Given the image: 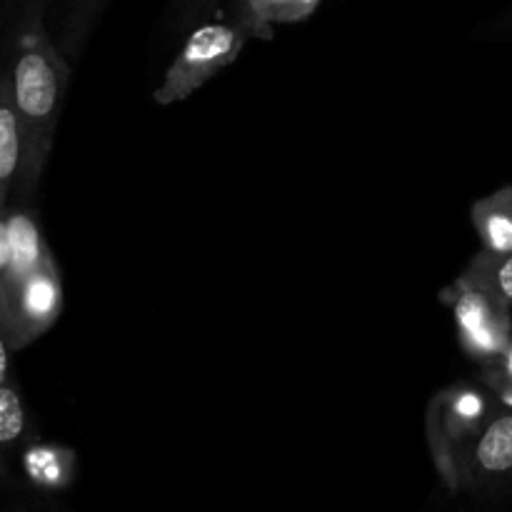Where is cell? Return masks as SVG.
<instances>
[{
    "label": "cell",
    "instance_id": "cell-1",
    "mask_svg": "<svg viewBox=\"0 0 512 512\" xmlns=\"http://www.w3.org/2000/svg\"><path fill=\"white\" fill-rule=\"evenodd\" d=\"M68 68L48 45L28 48L13 70V100L23 130L25 155L30 175H38L48 155L50 138L58 125V108L63 100Z\"/></svg>",
    "mask_w": 512,
    "mask_h": 512
},
{
    "label": "cell",
    "instance_id": "cell-2",
    "mask_svg": "<svg viewBox=\"0 0 512 512\" xmlns=\"http://www.w3.org/2000/svg\"><path fill=\"white\" fill-rule=\"evenodd\" d=\"M60 308H63L60 275L53 258H48L15 288L0 293L3 340L15 350L33 343L58 320Z\"/></svg>",
    "mask_w": 512,
    "mask_h": 512
},
{
    "label": "cell",
    "instance_id": "cell-3",
    "mask_svg": "<svg viewBox=\"0 0 512 512\" xmlns=\"http://www.w3.org/2000/svg\"><path fill=\"white\" fill-rule=\"evenodd\" d=\"M240 48H243V35L235 33L233 28L205 25V28L195 30L185 43L183 53L170 65L165 83L155 90V100L160 105H168L175 100L190 98L200 85L228 68L238 58Z\"/></svg>",
    "mask_w": 512,
    "mask_h": 512
},
{
    "label": "cell",
    "instance_id": "cell-4",
    "mask_svg": "<svg viewBox=\"0 0 512 512\" xmlns=\"http://www.w3.org/2000/svg\"><path fill=\"white\" fill-rule=\"evenodd\" d=\"M455 320L473 353L505 355L510 348L508 303H503L483 280H465L455 305Z\"/></svg>",
    "mask_w": 512,
    "mask_h": 512
},
{
    "label": "cell",
    "instance_id": "cell-5",
    "mask_svg": "<svg viewBox=\"0 0 512 512\" xmlns=\"http://www.w3.org/2000/svg\"><path fill=\"white\" fill-rule=\"evenodd\" d=\"M48 258L35 220L28 213L5 215L0 228V293L15 288Z\"/></svg>",
    "mask_w": 512,
    "mask_h": 512
},
{
    "label": "cell",
    "instance_id": "cell-6",
    "mask_svg": "<svg viewBox=\"0 0 512 512\" xmlns=\"http://www.w3.org/2000/svg\"><path fill=\"white\" fill-rule=\"evenodd\" d=\"M23 150V130H20L18 110H15L13 85L10 80H5L3 93H0V198L3 203L8 198L10 180L20 168Z\"/></svg>",
    "mask_w": 512,
    "mask_h": 512
},
{
    "label": "cell",
    "instance_id": "cell-7",
    "mask_svg": "<svg viewBox=\"0 0 512 512\" xmlns=\"http://www.w3.org/2000/svg\"><path fill=\"white\" fill-rule=\"evenodd\" d=\"M475 225L495 255L512 253V193L495 195L475 208Z\"/></svg>",
    "mask_w": 512,
    "mask_h": 512
},
{
    "label": "cell",
    "instance_id": "cell-8",
    "mask_svg": "<svg viewBox=\"0 0 512 512\" xmlns=\"http://www.w3.org/2000/svg\"><path fill=\"white\" fill-rule=\"evenodd\" d=\"M475 455H478V463L488 473H508V470H512V413L500 415L488 425Z\"/></svg>",
    "mask_w": 512,
    "mask_h": 512
},
{
    "label": "cell",
    "instance_id": "cell-9",
    "mask_svg": "<svg viewBox=\"0 0 512 512\" xmlns=\"http://www.w3.org/2000/svg\"><path fill=\"white\" fill-rule=\"evenodd\" d=\"M23 425L25 413L23 403H20V395L15 393L13 385L3 383V388H0V443H13L23 433Z\"/></svg>",
    "mask_w": 512,
    "mask_h": 512
},
{
    "label": "cell",
    "instance_id": "cell-10",
    "mask_svg": "<svg viewBox=\"0 0 512 512\" xmlns=\"http://www.w3.org/2000/svg\"><path fill=\"white\" fill-rule=\"evenodd\" d=\"M485 285H490L495 295H498L503 303H512V253L503 255L498 263L490 268L488 278H480Z\"/></svg>",
    "mask_w": 512,
    "mask_h": 512
},
{
    "label": "cell",
    "instance_id": "cell-11",
    "mask_svg": "<svg viewBox=\"0 0 512 512\" xmlns=\"http://www.w3.org/2000/svg\"><path fill=\"white\" fill-rule=\"evenodd\" d=\"M313 3L315 0H258V10L263 18H298L313 8Z\"/></svg>",
    "mask_w": 512,
    "mask_h": 512
},
{
    "label": "cell",
    "instance_id": "cell-12",
    "mask_svg": "<svg viewBox=\"0 0 512 512\" xmlns=\"http://www.w3.org/2000/svg\"><path fill=\"white\" fill-rule=\"evenodd\" d=\"M495 390H498V395H500V400H503L505 405H508V408L512 410V380H495Z\"/></svg>",
    "mask_w": 512,
    "mask_h": 512
},
{
    "label": "cell",
    "instance_id": "cell-13",
    "mask_svg": "<svg viewBox=\"0 0 512 512\" xmlns=\"http://www.w3.org/2000/svg\"><path fill=\"white\" fill-rule=\"evenodd\" d=\"M505 380H512V345L505 350Z\"/></svg>",
    "mask_w": 512,
    "mask_h": 512
}]
</instances>
